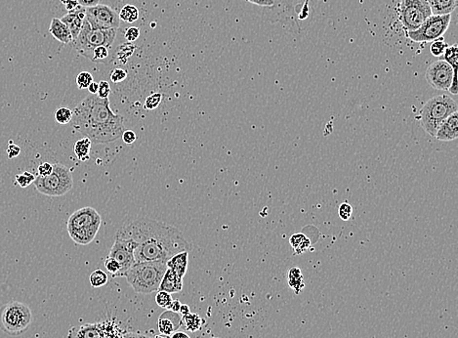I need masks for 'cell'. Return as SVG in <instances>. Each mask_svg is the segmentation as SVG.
<instances>
[{"instance_id": "cell-1", "label": "cell", "mask_w": 458, "mask_h": 338, "mask_svg": "<svg viewBox=\"0 0 458 338\" xmlns=\"http://www.w3.org/2000/svg\"><path fill=\"white\" fill-rule=\"evenodd\" d=\"M115 237L137 243L134 250L135 263L144 261L166 263L173 255L192 250V244L179 229L146 217L127 218L121 223Z\"/></svg>"}, {"instance_id": "cell-2", "label": "cell", "mask_w": 458, "mask_h": 338, "mask_svg": "<svg viewBox=\"0 0 458 338\" xmlns=\"http://www.w3.org/2000/svg\"><path fill=\"white\" fill-rule=\"evenodd\" d=\"M73 127L96 144L110 143L121 137L124 123L121 115L112 112L110 100L89 95L73 111Z\"/></svg>"}, {"instance_id": "cell-3", "label": "cell", "mask_w": 458, "mask_h": 338, "mask_svg": "<svg viewBox=\"0 0 458 338\" xmlns=\"http://www.w3.org/2000/svg\"><path fill=\"white\" fill-rule=\"evenodd\" d=\"M167 266L165 262H137L128 269L124 278L135 292L149 294L159 290Z\"/></svg>"}, {"instance_id": "cell-4", "label": "cell", "mask_w": 458, "mask_h": 338, "mask_svg": "<svg viewBox=\"0 0 458 338\" xmlns=\"http://www.w3.org/2000/svg\"><path fill=\"white\" fill-rule=\"evenodd\" d=\"M457 111L458 106L454 99L444 94L438 95L424 104L419 112L418 119L425 132L435 137L440 124Z\"/></svg>"}, {"instance_id": "cell-5", "label": "cell", "mask_w": 458, "mask_h": 338, "mask_svg": "<svg viewBox=\"0 0 458 338\" xmlns=\"http://www.w3.org/2000/svg\"><path fill=\"white\" fill-rule=\"evenodd\" d=\"M30 307L19 301H10L0 308V329L8 335L23 334L33 322Z\"/></svg>"}, {"instance_id": "cell-6", "label": "cell", "mask_w": 458, "mask_h": 338, "mask_svg": "<svg viewBox=\"0 0 458 338\" xmlns=\"http://www.w3.org/2000/svg\"><path fill=\"white\" fill-rule=\"evenodd\" d=\"M117 30H93L85 20L77 38L71 43L83 57L91 61L93 50L99 46L111 48Z\"/></svg>"}, {"instance_id": "cell-7", "label": "cell", "mask_w": 458, "mask_h": 338, "mask_svg": "<svg viewBox=\"0 0 458 338\" xmlns=\"http://www.w3.org/2000/svg\"><path fill=\"white\" fill-rule=\"evenodd\" d=\"M36 189L48 197H61L69 193L73 187L71 169L62 164H53V171L49 176H37L34 182Z\"/></svg>"}, {"instance_id": "cell-8", "label": "cell", "mask_w": 458, "mask_h": 338, "mask_svg": "<svg viewBox=\"0 0 458 338\" xmlns=\"http://www.w3.org/2000/svg\"><path fill=\"white\" fill-rule=\"evenodd\" d=\"M431 15L426 0H402L399 4V17L405 33L417 30Z\"/></svg>"}, {"instance_id": "cell-9", "label": "cell", "mask_w": 458, "mask_h": 338, "mask_svg": "<svg viewBox=\"0 0 458 338\" xmlns=\"http://www.w3.org/2000/svg\"><path fill=\"white\" fill-rule=\"evenodd\" d=\"M451 22V14L431 15L417 30L406 32L405 36L416 43L432 42L443 37Z\"/></svg>"}, {"instance_id": "cell-10", "label": "cell", "mask_w": 458, "mask_h": 338, "mask_svg": "<svg viewBox=\"0 0 458 338\" xmlns=\"http://www.w3.org/2000/svg\"><path fill=\"white\" fill-rule=\"evenodd\" d=\"M425 78L429 85L436 90L449 91L452 95L458 93L457 75L444 60L432 63L425 73Z\"/></svg>"}, {"instance_id": "cell-11", "label": "cell", "mask_w": 458, "mask_h": 338, "mask_svg": "<svg viewBox=\"0 0 458 338\" xmlns=\"http://www.w3.org/2000/svg\"><path fill=\"white\" fill-rule=\"evenodd\" d=\"M85 20L93 30H117L120 27L118 13L104 4L85 8Z\"/></svg>"}, {"instance_id": "cell-12", "label": "cell", "mask_w": 458, "mask_h": 338, "mask_svg": "<svg viewBox=\"0 0 458 338\" xmlns=\"http://www.w3.org/2000/svg\"><path fill=\"white\" fill-rule=\"evenodd\" d=\"M274 6L272 7L275 12V19L284 24H287L292 29L300 31L298 15L304 0H273Z\"/></svg>"}, {"instance_id": "cell-13", "label": "cell", "mask_w": 458, "mask_h": 338, "mask_svg": "<svg viewBox=\"0 0 458 338\" xmlns=\"http://www.w3.org/2000/svg\"><path fill=\"white\" fill-rule=\"evenodd\" d=\"M114 244L111 246L108 256L117 261L121 267L122 277L128 269L135 263L134 250L137 247V243L129 239H121L115 237Z\"/></svg>"}, {"instance_id": "cell-14", "label": "cell", "mask_w": 458, "mask_h": 338, "mask_svg": "<svg viewBox=\"0 0 458 338\" xmlns=\"http://www.w3.org/2000/svg\"><path fill=\"white\" fill-rule=\"evenodd\" d=\"M102 224V217L93 207H82L73 212L68 220V231Z\"/></svg>"}, {"instance_id": "cell-15", "label": "cell", "mask_w": 458, "mask_h": 338, "mask_svg": "<svg viewBox=\"0 0 458 338\" xmlns=\"http://www.w3.org/2000/svg\"><path fill=\"white\" fill-rule=\"evenodd\" d=\"M458 137V113H454L445 118L439 126L435 137L439 141L450 142Z\"/></svg>"}, {"instance_id": "cell-16", "label": "cell", "mask_w": 458, "mask_h": 338, "mask_svg": "<svg viewBox=\"0 0 458 338\" xmlns=\"http://www.w3.org/2000/svg\"><path fill=\"white\" fill-rule=\"evenodd\" d=\"M182 326V316L179 313L166 310L161 315L158 320V328L160 333L171 335Z\"/></svg>"}, {"instance_id": "cell-17", "label": "cell", "mask_w": 458, "mask_h": 338, "mask_svg": "<svg viewBox=\"0 0 458 338\" xmlns=\"http://www.w3.org/2000/svg\"><path fill=\"white\" fill-rule=\"evenodd\" d=\"M61 21L69 28L73 41L79 35L85 21V8L79 5L73 11H71L65 15Z\"/></svg>"}, {"instance_id": "cell-18", "label": "cell", "mask_w": 458, "mask_h": 338, "mask_svg": "<svg viewBox=\"0 0 458 338\" xmlns=\"http://www.w3.org/2000/svg\"><path fill=\"white\" fill-rule=\"evenodd\" d=\"M68 338H103L101 323H85L73 326L69 330Z\"/></svg>"}, {"instance_id": "cell-19", "label": "cell", "mask_w": 458, "mask_h": 338, "mask_svg": "<svg viewBox=\"0 0 458 338\" xmlns=\"http://www.w3.org/2000/svg\"><path fill=\"white\" fill-rule=\"evenodd\" d=\"M100 227H101L100 224H96V225H92V226H89V227H86V228H81V229H76V230H70L68 232H69V235H70L71 239L76 244L87 245V244H91L94 241V239L96 238V236L99 232Z\"/></svg>"}, {"instance_id": "cell-20", "label": "cell", "mask_w": 458, "mask_h": 338, "mask_svg": "<svg viewBox=\"0 0 458 338\" xmlns=\"http://www.w3.org/2000/svg\"><path fill=\"white\" fill-rule=\"evenodd\" d=\"M183 289V279L170 269H166L161 282L159 290L165 291L170 294L178 293ZM158 290V291H159Z\"/></svg>"}, {"instance_id": "cell-21", "label": "cell", "mask_w": 458, "mask_h": 338, "mask_svg": "<svg viewBox=\"0 0 458 338\" xmlns=\"http://www.w3.org/2000/svg\"><path fill=\"white\" fill-rule=\"evenodd\" d=\"M167 269L176 273L180 278H184L189 266V251H182L173 255L166 262Z\"/></svg>"}, {"instance_id": "cell-22", "label": "cell", "mask_w": 458, "mask_h": 338, "mask_svg": "<svg viewBox=\"0 0 458 338\" xmlns=\"http://www.w3.org/2000/svg\"><path fill=\"white\" fill-rule=\"evenodd\" d=\"M49 33L54 38L64 44H71L73 37L69 28L61 21V19L53 18L49 27Z\"/></svg>"}, {"instance_id": "cell-23", "label": "cell", "mask_w": 458, "mask_h": 338, "mask_svg": "<svg viewBox=\"0 0 458 338\" xmlns=\"http://www.w3.org/2000/svg\"><path fill=\"white\" fill-rule=\"evenodd\" d=\"M434 15L451 14L457 6V0H426Z\"/></svg>"}, {"instance_id": "cell-24", "label": "cell", "mask_w": 458, "mask_h": 338, "mask_svg": "<svg viewBox=\"0 0 458 338\" xmlns=\"http://www.w3.org/2000/svg\"><path fill=\"white\" fill-rule=\"evenodd\" d=\"M289 244L296 255L303 254L311 247V241L302 233L292 235L289 239Z\"/></svg>"}, {"instance_id": "cell-25", "label": "cell", "mask_w": 458, "mask_h": 338, "mask_svg": "<svg viewBox=\"0 0 458 338\" xmlns=\"http://www.w3.org/2000/svg\"><path fill=\"white\" fill-rule=\"evenodd\" d=\"M287 282L290 288L295 292V294H300V292L305 287L304 277L302 274L301 269L297 267H293L288 271Z\"/></svg>"}, {"instance_id": "cell-26", "label": "cell", "mask_w": 458, "mask_h": 338, "mask_svg": "<svg viewBox=\"0 0 458 338\" xmlns=\"http://www.w3.org/2000/svg\"><path fill=\"white\" fill-rule=\"evenodd\" d=\"M91 147H92V141L89 138L84 137V138L78 140L74 144V148H73V150H74V153H75L76 157L80 161H83V162L89 160Z\"/></svg>"}, {"instance_id": "cell-27", "label": "cell", "mask_w": 458, "mask_h": 338, "mask_svg": "<svg viewBox=\"0 0 458 338\" xmlns=\"http://www.w3.org/2000/svg\"><path fill=\"white\" fill-rule=\"evenodd\" d=\"M202 319L198 314L189 313L187 315L182 316V325L191 332L198 331L202 325Z\"/></svg>"}, {"instance_id": "cell-28", "label": "cell", "mask_w": 458, "mask_h": 338, "mask_svg": "<svg viewBox=\"0 0 458 338\" xmlns=\"http://www.w3.org/2000/svg\"><path fill=\"white\" fill-rule=\"evenodd\" d=\"M118 16H119L120 21L132 24V23H135L136 21H138L140 13H139L138 8L135 5L127 4V5H124L122 7V9L120 10Z\"/></svg>"}, {"instance_id": "cell-29", "label": "cell", "mask_w": 458, "mask_h": 338, "mask_svg": "<svg viewBox=\"0 0 458 338\" xmlns=\"http://www.w3.org/2000/svg\"><path fill=\"white\" fill-rule=\"evenodd\" d=\"M444 61L452 68L453 73L457 75V68H458V46L457 44L448 45L443 53Z\"/></svg>"}, {"instance_id": "cell-30", "label": "cell", "mask_w": 458, "mask_h": 338, "mask_svg": "<svg viewBox=\"0 0 458 338\" xmlns=\"http://www.w3.org/2000/svg\"><path fill=\"white\" fill-rule=\"evenodd\" d=\"M108 279L109 278L106 272H104L101 269H96L91 273L89 277V282L92 287L97 288V287H102L106 285L108 282Z\"/></svg>"}, {"instance_id": "cell-31", "label": "cell", "mask_w": 458, "mask_h": 338, "mask_svg": "<svg viewBox=\"0 0 458 338\" xmlns=\"http://www.w3.org/2000/svg\"><path fill=\"white\" fill-rule=\"evenodd\" d=\"M91 62L100 63V64H108L110 62V52L109 48L106 46H99L93 50Z\"/></svg>"}, {"instance_id": "cell-32", "label": "cell", "mask_w": 458, "mask_h": 338, "mask_svg": "<svg viewBox=\"0 0 458 338\" xmlns=\"http://www.w3.org/2000/svg\"><path fill=\"white\" fill-rule=\"evenodd\" d=\"M54 116L59 124H68L73 119V111L67 107H61L55 112Z\"/></svg>"}, {"instance_id": "cell-33", "label": "cell", "mask_w": 458, "mask_h": 338, "mask_svg": "<svg viewBox=\"0 0 458 338\" xmlns=\"http://www.w3.org/2000/svg\"><path fill=\"white\" fill-rule=\"evenodd\" d=\"M105 267H106V270L111 275L112 278L122 277L121 267L119 263L115 261L113 258L107 256V258L105 259Z\"/></svg>"}, {"instance_id": "cell-34", "label": "cell", "mask_w": 458, "mask_h": 338, "mask_svg": "<svg viewBox=\"0 0 458 338\" xmlns=\"http://www.w3.org/2000/svg\"><path fill=\"white\" fill-rule=\"evenodd\" d=\"M156 302L160 307H162L165 310H169L170 307H171V304L173 302V299H172V296H171L170 293L159 290L157 295H156Z\"/></svg>"}, {"instance_id": "cell-35", "label": "cell", "mask_w": 458, "mask_h": 338, "mask_svg": "<svg viewBox=\"0 0 458 338\" xmlns=\"http://www.w3.org/2000/svg\"><path fill=\"white\" fill-rule=\"evenodd\" d=\"M447 43L443 40V38H440L439 39H436L432 41V44L430 46V52L433 56L435 57H440L443 55L445 49L447 48Z\"/></svg>"}, {"instance_id": "cell-36", "label": "cell", "mask_w": 458, "mask_h": 338, "mask_svg": "<svg viewBox=\"0 0 458 338\" xmlns=\"http://www.w3.org/2000/svg\"><path fill=\"white\" fill-rule=\"evenodd\" d=\"M36 177L37 176H35L33 173H31L29 171H25L21 174H17L15 176V180L21 188H27L35 182Z\"/></svg>"}, {"instance_id": "cell-37", "label": "cell", "mask_w": 458, "mask_h": 338, "mask_svg": "<svg viewBox=\"0 0 458 338\" xmlns=\"http://www.w3.org/2000/svg\"><path fill=\"white\" fill-rule=\"evenodd\" d=\"M93 82V76L88 72H81L76 76V85L79 90L87 89L88 86Z\"/></svg>"}, {"instance_id": "cell-38", "label": "cell", "mask_w": 458, "mask_h": 338, "mask_svg": "<svg viewBox=\"0 0 458 338\" xmlns=\"http://www.w3.org/2000/svg\"><path fill=\"white\" fill-rule=\"evenodd\" d=\"M163 101V95L161 93H152L145 101V109L151 111L157 109Z\"/></svg>"}, {"instance_id": "cell-39", "label": "cell", "mask_w": 458, "mask_h": 338, "mask_svg": "<svg viewBox=\"0 0 458 338\" xmlns=\"http://www.w3.org/2000/svg\"><path fill=\"white\" fill-rule=\"evenodd\" d=\"M127 71L121 68H115L110 74V80L112 83H120L127 78Z\"/></svg>"}, {"instance_id": "cell-40", "label": "cell", "mask_w": 458, "mask_h": 338, "mask_svg": "<svg viewBox=\"0 0 458 338\" xmlns=\"http://www.w3.org/2000/svg\"><path fill=\"white\" fill-rule=\"evenodd\" d=\"M352 214H353V207L350 204L343 203L340 205L338 208V215L342 220L344 221L349 220L352 217Z\"/></svg>"}, {"instance_id": "cell-41", "label": "cell", "mask_w": 458, "mask_h": 338, "mask_svg": "<svg viewBox=\"0 0 458 338\" xmlns=\"http://www.w3.org/2000/svg\"><path fill=\"white\" fill-rule=\"evenodd\" d=\"M98 84H99V87H98V91L96 95L101 99H108L110 94V83L106 80H101L100 82H98Z\"/></svg>"}, {"instance_id": "cell-42", "label": "cell", "mask_w": 458, "mask_h": 338, "mask_svg": "<svg viewBox=\"0 0 458 338\" xmlns=\"http://www.w3.org/2000/svg\"><path fill=\"white\" fill-rule=\"evenodd\" d=\"M124 38L129 42L136 41L140 38V29L137 27H130L126 29L124 33Z\"/></svg>"}, {"instance_id": "cell-43", "label": "cell", "mask_w": 458, "mask_h": 338, "mask_svg": "<svg viewBox=\"0 0 458 338\" xmlns=\"http://www.w3.org/2000/svg\"><path fill=\"white\" fill-rule=\"evenodd\" d=\"M53 171V164L45 161L43 163H41L38 167H37V173H38V176L40 177H46V176H49Z\"/></svg>"}, {"instance_id": "cell-44", "label": "cell", "mask_w": 458, "mask_h": 338, "mask_svg": "<svg viewBox=\"0 0 458 338\" xmlns=\"http://www.w3.org/2000/svg\"><path fill=\"white\" fill-rule=\"evenodd\" d=\"M309 3H310V0H304V3L301 7V11L298 15V21H304L305 19H307L309 17V13H310V8H309Z\"/></svg>"}, {"instance_id": "cell-45", "label": "cell", "mask_w": 458, "mask_h": 338, "mask_svg": "<svg viewBox=\"0 0 458 338\" xmlns=\"http://www.w3.org/2000/svg\"><path fill=\"white\" fill-rule=\"evenodd\" d=\"M121 138H122V140H123V142H124L125 144L131 145V144H133V143L136 141L137 136H136V133H135L134 131H132V130H126V129H125L124 132H123L122 135H121Z\"/></svg>"}, {"instance_id": "cell-46", "label": "cell", "mask_w": 458, "mask_h": 338, "mask_svg": "<svg viewBox=\"0 0 458 338\" xmlns=\"http://www.w3.org/2000/svg\"><path fill=\"white\" fill-rule=\"evenodd\" d=\"M7 156L8 158H15L17 157L20 152H21V148L18 146V145H15V144H10L7 148Z\"/></svg>"}, {"instance_id": "cell-47", "label": "cell", "mask_w": 458, "mask_h": 338, "mask_svg": "<svg viewBox=\"0 0 458 338\" xmlns=\"http://www.w3.org/2000/svg\"><path fill=\"white\" fill-rule=\"evenodd\" d=\"M60 1L63 5H65V8L68 12L73 11L75 8L79 6L78 0H60Z\"/></svg>"}, {"instance_id": "cell-48", "label": "cell", "mask_w": 458, "mask_h": 338, "mask_svg": "<svg viewBox=\"0 0 458 338\" xmlns=\"http://www.w3.org/2000/svg\"><path fill=\"white\" fill-rule=\"evenodd\" d=\"M247 1L254 4V5H258V6H261V7L272 8L274 6L273 0H247Z\"/></svg>"}, {"instance_id": "cell-49", "label": "cell", "mask_w": 458, "mask_h": 338, "mask_svg": "<svg viewBox=\"0 0 458 338\" xmlns=\"http://www.w3.org/2000/svg\"><path fill=\"white\" fill-rule=\"evenodd\" d=\"M101 0H78V3L80 6L87 8V7H93L98 4H100Z\"/></svg>"}, {"instance_id": "cell-50", "label": "cell", "mask_w": 458, "mask_h": 338, "mask_svg": "<svg viewBox=\"0 0 458 338\" xmlns=\"http://www.w3.org/2000/svg\"><path fill=\"white\" fill-rule=\"evenodd\" d=\"M121 338H149V337L144 334H140V333L128 332V333H122Z\"/></svg>"}, {"instance_id": "cell-51", "label": "cell", "mask_w": 458, "mask_h": 338, "mask_svg": "<svg viewBox=\"0 0 458 338\" xmlns=\"http://www.w3.org/2000/svg\"><path fill=\"white\" fill-rule=\"evenodd\" d=\"M170 338H191L190 335L184 331H175L171 334V337Z\"/></svg>"}, {"instance_id": "cell-52", "label": "cell", "mask_w": 458, "mask_h": 338, "mask_svg": "<svg viewBox=\"0 0 458 338\" xmlns=\"http://www.w3.org/2000/svg\"><path fill=\"white\" fill-rule=\"evenodd\" d=\"M98 87H99V84L97 82H92L89 86H88V91L90 92L91 95H96L97 94V91H98Z\"/></svg>"}, {"instance_id": "cell-53", "label": "cell", "mask_w": 458, "mask_h": 338, "mask_svg": "<svg viewBox=\"0 0 458 338\" xmlns=\"http://www.w3.org/2000/svg\"><path fill=\"white\" fill-rule=\"evenodd\" d=\"M180 307H181V303L179 300H173L172 304H171V307H170V311L172 312H176V313H179V310H180Z\"/></svg>"}, {"instance_id": "cell-54", "label": "cell", "mask_w": 458, "mask_h": 338, "mask_svg": "<svg viewBox=\"0 0 458 338\" xmlns=\"http://www.w3.org/2000/svg\"><path fill=\"white\" fill-rule=\"evenodd\" d=\"M191 311H190V307L187 305V304H181V307H180V310H179V314L181 316H184V315H187L189 314Z\"/></svg>"}, {"instance_id": "cell-55", "label": "cell", "mask_w": 458, "mask_h": 338, "mask_svg": "<svg viewBox=\"0 0 458 338\" xmlns=\"http://www.w3.org/2000/svg\"><path fill=\"white\" fill-rule=\"evenodd\" d=\"M155 338H170V336H169V335H165V334H162V333H160V334L156 335V336H155Z\"/></svg>"}, {"instance_id": "cell-56", "label": "cell", "mask_w": 458, "mask_h": 338, "mask_svg": "<svg viewBox=\"0 0 458 338\" xmlns=\"http://www.w3.org/2000/svg\"><path fill=\"white\" fill-rule=\"evenodd\" d=\"M212 338H217V337H212Z\"/></svg>"}]
</instances>
